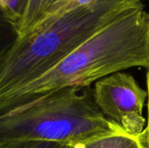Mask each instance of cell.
Segmentation results:
<instances>
[{
    "mask_svg": "<svg viewBox=\"0 0 149 148\" xmlns=\"http://www.w3.org/2000/svg\"><path fill=\"white\" fill-rule=\"evenodd\" d=\"M132 67L149 68V13L144 5L116 18L41 77L0 99V117L65 87H86Z\"/></svg>",
    "mask_w": 149,
    "mask_h": 148,
    "instance_id": "cell-1",
    "label": "cell"
},
{
    "mask_svg": "<svg viewBox=\"0 0 149 148\" xmlns=\"http://www.w3.org/2000/svg\"><path fill=\"white\" fill-rule=\"evenodd\" d=\"M141 0H96L52 16L17 37L0 62V99L44 75Z\"/></svg>",
    "mask_w": 149,
    "mask_h": 148,
    "instance_id": "cell-2",
    "label": "cell"
},
{
    "mask_svg": "<svg viewBox=\"0 0 149 148\" xmlns=\"http://www.w3.org/2000/svg\"><path fill=\"white\" fill-rule=\"evenodd\" d=\"M121 133L127 132L97 106L91 86L57 90L0 117V146L44 140L73 147Z\"/></svg>",
    "mask_w": 149,
    "mask_h": 148,
    "instance_id": "cell-3",
    "label": "cell"
},
{
    "mask_svg": "<svg viewBox=\"0 0 149 148\" xmlns=\"http://www.w3.org/2000/svg\"><path fill=\"white\" fill-rule=\"evenodd\" d=\"M93 97L101 113L128 134L139 135L143 132L146 120L142 113L148 92L131 74L118 72L96 81Z\"/></svg>",
    "mask_w": 149,
    "mask_h": 148,
    "instance_id": "cell-4",
    "label": "cell"
},
{
    "mask_svg": "<svg viewBox=\"0 0 149 148\" xmlns=\"http://www.w3.org/2000/svg\"><path fill=\"white\" fill-rule=\"evenodd\" d=\"M70 0H30L21 21L17 27L22 37L45 19L59 14Z\"/></svg>",
    "mask_w": 149,
    "mask_h": 148,
    "instance_id": "cell-5",
    "label": "cell"
},
{
    "mask_svg": "<svg viewBox=\"0 0 149 148\" xmlns=\"http://www.w3.org/2000/svg\"><path fill=\"white\" fill-rule=\"evenodd\" d=\"M73 148H147L143 133L139 135H131L121 133L97 138Z\"/></svg>",
    "mask_w": 149,
    "mask_h": 148,
    "instance_id": "cell-6",
    "label": "cell"
},
{
    "mask_svg": "<svg viewBox=\"0 0 149 148\" xmlns=\"http://www.w3.org/2000/svg\"><path fill=\"white\" fill-rule=\"evenodd\" d=\"M30 0H0V10L16 31Z\"/></svg>",
    "mask_w": 149,
    "mask_h": 148,
    "instance_id": "cell-7",
    "label": "cell"
},
{
    "mask_svg": "<svg viewBox=\"0 0 149 148\" xmlns=\"http://www.w3.org/2000/svg\"><path fill=\"white\" fill-rule=\"evenodd\" d=\"M17 37L18 35L14 25L3 16L0 10V62Z\"/></svg>",
    "mask_w": 149,
    "mask_h": 148,
    "instance_id": "cell-8",
    "label": "cell"
},
{
    "mask_svg": "<svg viewBox=\"0 0 149 148\" xmlns=\"http://www.w3.org/2000/svg\"><path fill=\"white\" fill-rule=\"evenodd\" d=\"M0 148H73L66 144L44 140H21L0 146Z\"/></svg>",
    "mask_w": 149,
    "mask_h": 148,
    "instance_id": "cell-9",
    "label": "cell"
},
{
    "mask_svg": "<svg viewBox=\"0 0 149 148\" xmlns=\"http://www.w3.org/2000/svg\"><path fill=\"white\" fill-rule=\"evenodd\" d=\"M94 1H96V0H70L68 2V3L65 6V8L63 9V10L60 13L65 12V11L72 10L74 8H78V7H81V6H85V5L90 4V3H93Z\"/></svg>",
    "mask_w": 149,
    "mask_h": 148,
    "instance_id": "cell-10",
    "label": "cell"
},
{
    "mask_svg": "<svg viewBox=\"0 0 149 148\" xmlns=\"http://www.w3.org/2000/svg\"><path fill=\"white\" fill-rule=\"evenodd\" d=\"M147 85H148V124L146 126V128L143 130V135L145 139V143L147 148H149V68L147 70Z\"/></svg>",
    "mask_w": 149,
    "mask_h": 148,
    "instance_id": "cell-11",
    "label": "cell"
}]
</instances>
